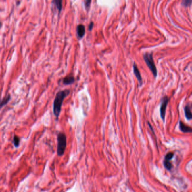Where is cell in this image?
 <instances>
[{"label": "cell", "instance_id": "6", "mask_svg": "<svg viewBox=\"0 0 192 192\" xmlns=\"http://www.w3.org/2000/svg\"><path fill=\"white\" fill-rule=\"evenodd\" d=\"M77 36L79 39H82L85 33V28L83 24H79L76 27Z\"/></svg>", "mask_w": 192, "mask_h": 192}, {"label": "cell", "instance_id": "3", "mask_svg": "<svg viewBox=\"0 0 192 192\" xmlns=\"http://www.w3.org/2000/svg\"><path fill=\"white\" fill-rule=\"evenodd\" d=\"M66 146V138L64 133H60L58 135L57 153L59 156H62L64 153Z\"/></svg>", "mask_w": 192, "mask_h": 192}, {"label": "cell", "instance_id": "11", "mask_svg": "<svg viewBox=\"0 0 192 192\" xmlns=\"http://www.w3.org/2000/svg\"><path fill=\"white\" fill-rule=\"evenodd\" d=\"M11 99V96L9 94L7 96L4 97L0 102V108H2L4 106L6 105Z\"/></svg>", "mask_w": 192, "mask_h": 192}, {"label": "cell", "instance_id": "5", "mask_svg": "<svg viewBox=\"0 0 192 192\" xmlns=\"http://www.w3.org/2000/svg\"><path fill=\"white\" fill-rule=\"evenodd\" d=\"M133 68L134 74L137 80L138 81L139 86H142V85L143 84V80H142V76H141L140 72H139V71L138 68V67L135 63H134L133 64Z\"/></svg>", "mask_w": 192, "mask_h": 192}, {"label": "cell", "instance_id": "17", "mask_svg": "<svg viewBox=\"0 0 192 192\" xmlns=\"http://www.w3.org/2000/svg\"><path fill=\"white\" fill-rule=\"evenodd\" d=\"M93 25H94V23H93V22H91L89 23V25H88V30H89V31H91L92 30L93 27Z\"/></svg>", "mask_w": 192, "mask_h": 192}, {"label": "cell", "instance_id": "15", "mask_svg": "<svg viewBox=\"0 0 192 192\" xmlns=\"http://www.w3.org/2000/svg\"><path fill=\"white\" fill-rule=\"evenodd\" d=\"M174 156V153H172V152H170L168 153L166 156H165V159L166 160H168V161H170L172 157Z\"/></svg>", "mask_w": 192, "mask_h": 192}, {"label": "cell", "instance_id": "12", "mask_svg": "<svg viewBox=\"0 0 192 192\" xmlns=\"http://www.w3.org/2000/svg\"><path fill=\"white\" fill-rule=\"evenodd\" d=\"M92 1L91 0H85L84 1V6L87 10H89L91 7V4Z\"/></svg>", "mask_w": 192, "mask_h": 192}, {"label": "cell", "instance_id": "16", "mask_svg": "<svg viewBox=\"0 0 192 192\" xmlns=\"http://www.w3.org/2000/svg\"><path fill=\"white\" fill-rule=\"evenodd\" d=\"M14 143L15 144V145L16 146H18L19 145V139L18 137L17 136H15L14 138Z\"/></svg>", "mask_w": 192, "mask_h": 192}, {"label": "cell", "instance_id": "2", "mask_svg": "<svg viewBox=\"0 0 192 192\" xmlns=\"http://www.w3.org/2000/svg\"><path fill=\"white\" fill-rule=\"evenodd\" d=\"M143 57L146 64L147 65V66L148 67V68L153 74V76L156 77L157 76V70L155 64V61L153 60L152 53L145 52Z\"/></svg>", "mask_w": 192, "mask_h": 192}, {"label": "cell", "instance_id": "13", "mask_svg": "<svg viewBox=\"0 0 192 192\" xmlns=\"http://www.w3.org/2000/svg\"><path fill=\"white\" fill-rule=\"evenodd\" d=\"M192 3V1H190V0H184L181 2L182 5L185 7H188L191 6Z\"/></svg>", "mask_w": 192, "mask_h": 192}, {"label": "cell", "instance_id": "9", "mask_svg": "<svg viewBox=\"0 0 192 192\" xmlns=\"http://www.w3.org/2000/svg\"><path fill=\"white\" fill-rule=\"evenodd\" d=\"M184 112H185V116L186 118L188 120H192V113L191 110V109L189 106H186L184 108Z\"/></svg>", "mask_w": 192, "mask_h": 192}, {"label": "cell", "instance_id": "14", "mask_svg": "<svg viewBox=\"0 0 192 192\" xmlns=\"http://www.w3.org/2000/svg\"><path fill=\"white\" fill-rule=\"evenodd\" d=\"M164 165H165V167L167 168L168 170H171V168H172V165L170 162V161H168V160L165 159L164 160Z\"/></svg>", "mask_w": 192, "mask_h": 192}, {"label": "cell", "instance_id": "1", "mask_svg": "<svg viewBox=\"0 0 192 192\" xmlns=\"http://www.w3.org/2000/svg\"><path fill=\"white\" fill-rule=\"evenodd\" d=\"M70 93V91L68 89H66L60 91L56 94L53 102V113L57 118H58L60 116L64 100L66 96L69 95Z\"/></svg>", "mask_w": 192, "mask_h": 192}, {"label": "cell", "instance_id": "18", "mask_svg": "<svg viewBox=\"0 0 192 192\" xmlns=\"http://www.w3.org/2000/svg\"><path fill=\"white\" fill-rule=\"evenodd\" d=\"M1 26H2V23H1V22H0V28H1Z\"/></svg>", "mask_w": 192, "mask_h": 192}, {"label": "cell", "instance_id": "8", "mask_svg": "<svg viewBox=\"0 0 192 192\" xmlns=\"http://www.w3.org/2000/svg\"><path fill=\"white\" fill-rule=\"evenodd\" d=\"M180 130L183 132H192V128L185 125L181 121L180 122Z\"/></svg>", "mask_w": 192, "mask_h": 192}, {"label": "cell", "instance_id": "4", "mask_svg": "<svg viewBox=\"0 0 192 192\" xmlns=\"http://www.w3.org/2000/svg\"><path fill=\"white\" fill-rule=\"evenodd\" d=\"M168 102V96L164 97L161 100V104L160 106V116L161 118L164 121L165 117L166 109Z\"/></svg>", "mask_w": 192, "mask_h": 192}, {"label": "cell", "instance_id": "10", "mask_svg": "<svg viewBox=\"0 0 192 192\" xmlns=\"http://www.w3.org/2000/svg\"><path fill=\"white\" fill-rule=\"evenodd\" d=\"M52 3H54V5H55V6L56 7V8L58 10V12H59V15H60L61 10H62V0H54L52 1Z\"/></svg>", "mask_w": 192, "mask_h": 192}, {"label": "cell", "instance_id": "7", "mask_svg": "<svg viewBox=\"0 0 192 192\" xmlns=\"http://www.w3.org/2000/svg\"><path fill=\"white\" fill-rule=\"evenodd\" d=\"M75 82V78L72 76H67L63 78L62 83L65 85H69L74 84Z\"/></svg>", "mask_w": 192, "mask_h": 192}]
</instances>
